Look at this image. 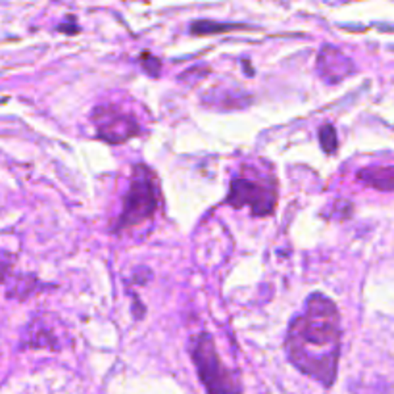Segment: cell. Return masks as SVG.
<instances>
[{
  "label": "cell",
  "mask_w": 394,
  "mask_h": 394,
  "mask_svg": "<svg viewBox=\"0 0 394 394\" xmlns=\"http://www.w3.org/2000/svg\"><path fill=\"white\" fill-rule=\"evenodd\" d=\"M341 314L325 294H310L288 323L285 352L300 373L331 387L341 358Z\"/></svg>",
  "instance_id": "6da1fadb"
},
{
  "label": "cell",
  "mask_w": 394,
  "mask_h": 394,
  "mask_svg": "<svg viewBox=\"0 0 394 394\" xmlns=\"http://www.w3.org/2000/svg\"><path fill=\"white\" fill-rule=\"evenodd\" d=\"M191 358L196 366L198 379L204 385L208 394H241L242 385L237 371H231L223 366L214 339L210 333H201L194 337L191 344Z\"/></svg>",
  "instance_id": "7a4b0ae2"
},
{
  "label": "cell",
  "mask_w": 394,
  "mask_h": 394,
  "mask_svg": "<svg viewBox=\"0 0 394 394\" xmlns=\"http://www.w3.org/2000/svg\"><path fill=\"white\" fill-rule=\"evenodd\" d=\"M158 202H160V194L152 171L142 164L135 166L128 194L123 198V210L114 231H125L150 220L158 210Z\"/></svg>",
  "instance_id": "3957f363"
},
{
  "label": "cell",
  "mask_w": 394,
  "mask_h": 394,
  "mask_svg": "<svg viewBox=\"0 0 394 394\" xmlns=\"http://www.w3.org/2000/svg\"><path fill=\"white\" fill-rule=\"evenodd\" d=\"M227 202L233 208H248L252 215H267L275 210L277 191L274 181L237 175L231 181Z\"/></svg>",
  "instance_id": "277c9868"
},
{
  "label": "cell",
  "mask_w": 394,
  "mask_h": 394,
  "mask_svg": "<svg viewBox=\"0 0 394 394\" xmlns=\"http://www.w3.org/2000/svg\"><path fill=\"white\" fill-rule=\"evenodd\" d=\"M93 121L98 137L108 140L110 145L125 142L140 131L133 116L116 106H98L93 112Z\"/></svg>",
  "instance_id": "5b68a950"
},
{
  "label": "cell",
  "mask_w": 394,
  "mask_h": 394,
  "mask_svg": "<svg viewBox=\"0 0 394 394\" xmlns=\"http://www.w3.org/2000/svg\"><path fill=\"white\" fill-rule=\"evenodd\" d=\"M315 69L327 85H337V83L347 79L348 75L354 74L356 66L341 48L325 45V47H321L320 54H317Z\"/></svg>",
  "instance_id": "8992f818"
},
{
  "label": "cell",
  "mask_w": 394,
  "mask_h": 394,
  "mask_svg": "<svg viewBox=\"0 0 394 394\" xmlns=\"http://www.w3.org/2000/svg\"><path fill=\"white\" fill-rule=\"evenodd\" d=\"M358 179L366 183L368 187L388 193V191H394V166L366 167L358 174Z\"/></svg>",
  "instance_id": "52a82bcc"
},
{
  "label": "cell",
  "mask_w": 394,
  "mask_h": 394,
  "mask_svg": "<svg viewBox=\"0 0 394 394\" xmlns=\"http://www.w3.org/2000/svg\"><path fill=\"white\" fill-rule=\"evenodd\" d=\"M23 341L29 348H52V350L60 348L56 334L50 331V327H47V323H40V321H33L27 325Z\"/></svg>",
  "instance_id": "ba28073f"
},
{
  "label": "cell",
  "mask_w": 394,
  "mask_h": 394,
  "mask_svg": "<svg viewBox=\"0 0 394 394\" xmlns=\"http://www.w3.org/2000/svg\"><path fill=\"white\" fill-rule=\"evenodd\" d=\"M235 26L229 23H220V21L212 20H198L191 23V33L193 35H212V33H223L227 29H233Z\"/></svg>",
  "instance_id": "9c48e42d"
},
{
  "label": "cell",
  "mask_w": 394,
  "mask_h": 394,
  "mask_svg": "<svg viewBox=\"0 0 394 394\" xmlns=\"http://www.w3.org/2000/svg\"><path fill=\"white\" fill-rule=\"evenodd\" d=\"M320 142L321 148L327 154H333L334 150H337L339 140H337V131H334L333 125H323V128L320 129Z\"/></svg>",
  "instance_id": "30bf717a"
},
{
  "label": "cell",
  "mask_w": 394,
  "mask_h": 394,
  "mask_svg": "<svg viewBox=\"0 0 394 394\" xmlns=\"http://www.w3.org/2000/svg\"><path fill=\"white\" fill-rule=\"evenodd\" d=\"M139 64H140V67H142V69L150 75V77H158V75H160L162 64L158 58H154L152 54H148V52L142 54V56H140Z\"/></svg>",
  "instance_id": "8fae6325"
},
{
  "label": "cell",
  "mask_w": 394,
  "mask_h": 394,
  "mask_svg": "<svg viewBox=\"0 0 394 394\" xmlns=\"http://www.w3.org/2000/svg\"><path fill=\"white\" fill-rule=\"evenodd\" d=\"M58 29H60V31H64V33H77V31H79V26L75 23L74 18H67L66 23H62Z\"/></svg>",
  "instance_id": "7c38bea8"
}]
</instances>
